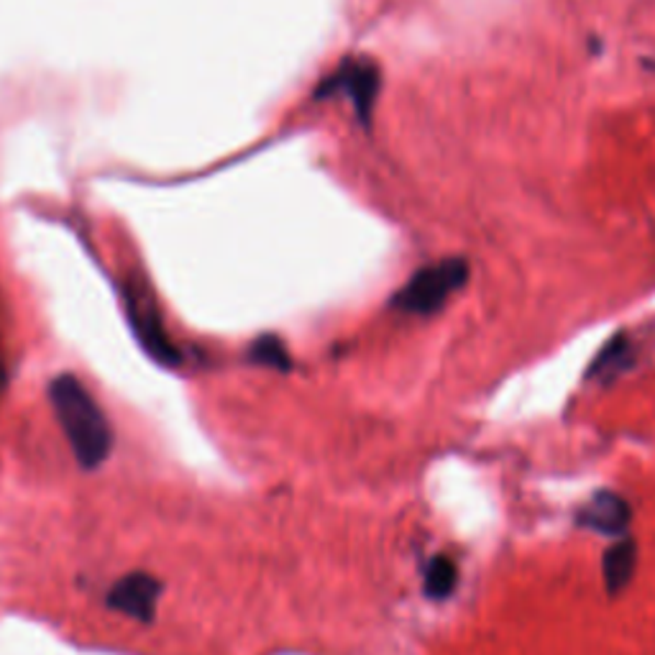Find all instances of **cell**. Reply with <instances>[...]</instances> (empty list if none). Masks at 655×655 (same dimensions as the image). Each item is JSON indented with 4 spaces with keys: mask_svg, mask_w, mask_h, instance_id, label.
<instances>
[{
    "mask_svg": "<svg viewBox=\"0 0 655 655\" xmlns=\"http://www.w3.org/2000/svg\"><path fill=\"white\" fill-rule=\"evenodd\" d=\"M468 280V267L464 259H445L430 264L413 274V280L397 292L392 305L405 315H436L445 303L464 287Z\"/></svg>",
    "mask_w": 655,
    "mask_h": 655,
    "instance_id": "7a4b0ae2",
    "label": "cell"
},
{
    "mask_svg": "<svg viewBox=\"0 0 655 655\" xmlns=\"http://www.w3.org/2000/svg\"><path fill=\"white\" fill-rule=\"evenodd\" d=\"M637 361V346L633 338L628 334H618L610 343L605 346L602 351L597 353V359L591 361L587 380L589 382H599V384H610L622 376L630 369L635 366Z\"/></svg>",
    "mask_w": 655,
    "mask_h": 655,
    "instance_id": "8992f818",
    "label": "cell"
},
{
    "mask_svg": "<svg viewBox=\"0 0 655 655\" xmlns=\"http://www.w3.org/2000/svg\"><path fill=\"white\" fill-rule=\"evenodd\" d=\"M126 313L144 349L161 364H177V351L169 343L165 326H161L159 307L154 303V295L146 287V282L138 280V276H131L126 282Z\"/></svg>",
    "mask_w": 655,
    "mask_h": 655,
    "instance_id": "3957f363",
    "label": "cell"
},
{
    "mask_svg": "<svg viewBox=\"0 0 655 655\" xmlns=\"http://www.w3.org/2000/svg\"><path fill=\"white\" fill-rule=\"evenodd\" d=\"M49 399L77 464L82 468H98L113 449V428L95 397L84 389L77 376L59 374L49 384Z\"/></svg>",
    "mask_w": 655,
    "mask_h": 655,
    "instance_id": "6da1fadb",
    "label": "cell"
},
{
    "mask_svg": "<svg viewBox=\"0 0 655 655\" xmlns=\"http://www.w3.org/2000/svg\"><path fill=\"white\" fill-rule=\"evenodd\" d=\"M630 520H633V510H630L628 499L620 497L618 492H597L579 512V522L584 528L607 538L625 535Z\"/></svg>",
    "mask_w": 655,
    "mask_h": 655,
    "instance_id": "5b68a950",
    "label": "cell"
},
{
    "mask_svg": "<svg viewBox=\"0 0 655 655\" xmlns=\"http://www.w3.org/2000/svg\"><path fill=\"white\" fill-rule=\"evenodd\" d=\"M459 584V568L449 556H436L428 561L426 572H422V589L426 597L433 602H443L456 591Z\"/></svg>",
    "mask_w": 655,
    "mask_h": 655,
    "instance_id": "ba28073f",
    "label": "cell"
},
{
    "mask_svg": "<svg viewBox=\"0 0 655 655\" xmlns=\"http://www.w3.org/2000/svg\"><path fill=\"white\" fill-rule=\"evenodd\" d=\"M251 361H257L261 366L280 369V372H287L292 366L290 353L284 349V343L276 336H261L257 343L251 346Z\"/></svg>",
    "mask_w": 655,
    "mask_h": 655,
    "instance_id": "9c48e42d",
    "label": "cell"
},
{
    "mask_svg": "<svg viewBox=\"0 0 655 655\" xmlns=\"http://www.w3.org/2000/svg\"><path fill=\"white\" fill-rule=\"evenodd\" d=\"M159 595H161V584L154 579V576L131 574L108 591V607L146 625V622L154 620Z\"/></svg>",
    "mask_w": 655,
    "mask_h": 655,
    "instance_id": "277c9868",
    "label": "cell"
},
{
    "mask_svg": "<svg viewBox=\"0 0 655 655\" xmlns=\"http://www.w3.org/2000/svg\"><path fill=\"white\" fill-rule=\"evenodd\" d=\"M637 568V545L633 538H618L605 553V587L610 595H620L633 581Z\"/></svg>",
    "mask_w": 655,
    "mask_h": 655,
    "instance_id": "52a82bcc",
    "label": "cell"
}]
</instances>
